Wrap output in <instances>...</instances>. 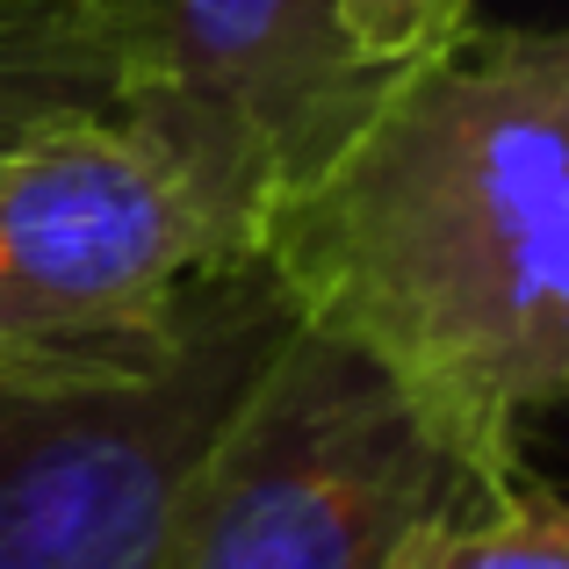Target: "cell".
I'll use <instances>...</instances> for the list:
<instances>
[{"mask_svg":"<svg viewBox=\"0 0 569 569\" xmlns=\"http://www.w3.org/2000/svg\"><path fill=\"white\" fill-rule=\"evenodd\" d=\"M123 0H0V159L116 101Z\"/></svg>","mask_w":569,"mask_h":569,"instance_id":"8992f818","label":"cell"},{"mask_svg":"<svg viewBox=\"0 0 569 569\" xmlns=\"http://www.w3.org/2000/svg\"><path fill=\"white\" fill-rule=\"evenodd\" d=\"M332 14H339V29H347L361 66L397 72L403 58L432 51L461 22H476V0H332Z\"/></svg>","mask_w":569,"mask_h":569,"instance_id":"ba28073f","label":"cell"},{"mask_svg":"<svg viewBox=\"0 0 569 569\" xmlns=\"http://www.w3.org/2000/svg\"><path fill=\"white\" fill-rule=\"evenodd\" d=\"M252 260L455 461L527 469L569 397V37L461 22L403 58Z\"/></svg>","mask_w":569,"mask_h":569,"instance_id":"6da1fadb","label":"cell"},{"mask_svg":"<svg viewBox=\"0 0 569 569\" xmlns=\"http://www.w3.org/2000/svg\"><path fill=\"white\" fill-rule=\"evenodd\" d=\"M296 332L260 260L194 289L152 376L0 389V569H159L181 490Z\"/></svg>","mask_w":569,"mask_h":569,"instance_id":"3957f363","label":"cell"},{"mask_svg":"<svg viewBox=\"0 0 569 569\" xmlns=\"http://www.w3.org/2000/svg\"><path fill=\"white\" fill-rule=\"evenodd\" d=\"M382 80L332 0H123L109 109L167 144L252 252L267 209L332 159Z\"/></svg>","mask_w":569,"mask_h":569,"instance_id":"5b68a950","label":"cell"},{"mask_svg":"<svg viewBox=\"0 0 569 569\" xmlns=\"http://www.w3.org/2000/svg\"><path fill=\"white\" fill-rule=\"evenodd\" d=\"M382 569H569V512L533 461L476 476L411 519Z\"/></svg>","mask_w":569,"mask_h":569,"instance_id":"52a82bcc","label":"cell"},{"mask_svg":"<svg viewBox=\"0 0 569 569\" xmlns=\"http://www.w3.org/2000/svg\"><path fill=\"white\" fill-rule=\"evenodd\" d=\"M246 260L194 173L116 109L37 130L0 159V389L152 376L194 289Z\"/></svg>","mask_w":569,"mask_h":569,"instance_id":"7a4b0ae2","label":"cell"},{"mask_svg":"<svg viewBox=\"0 0 569 569\" xmlns=\"http://www.w3.org/2000/svg\"><path fill=\"white\" fill-rule=\"evenodd\" d=\"M476 483L361 353L296 325L194 461L159 569H382Z\"/></svg>","mask_w":569,"mask_h":569,"instance_id":"277c9868","label":"cell"}]
</instances>
